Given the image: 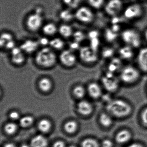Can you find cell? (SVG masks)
I'll list each match as a JSON object with an SVG mask.
<instances>
[{
  "label": "cell",
  "instance_id": "42",
  "mask_svg": "<svg viewBox=\"0 0 147 147\" xmlns=\"http://www.w3.org/2000/svg\"><path fill=\"white\" fill-rule=\"evenodd\" d=\"M39 45L42 46H46L48 45H49L50 41L46 38H42L38 41Z\"/></svg>",
  "mask_w": 147,
  "mask_h": 147
},
{
  "label": "cell",
  "instance_id": "46",
  "mask_svg": "<svg viewBox=\"0 0 147 147\" xmlns=\"http://www.w3.org/2000/svg\"><path fill=\"white\" fill-rule=\"evenodd\" d=\"M143 38L145 39V41L147 42V28H146L144 30V32H143Z\"/></svg>",
  "mask_w": 147,
  "mask_h": 147
},
{
  "label": "cell",
  "instance_id": "19",
  "mask_svg": "<svg viewBox=\"0 0 147 147\" xmlns=\"http://www.w3.org/2000/svg\"><path fill=\"white\" fill-rule=\"evenodd\" d=\"M78 110L80 114L83 115H89L93 111L92 105L88 101L83 100L81 101L78 105Z\"/></svg>",
  "mask_w": 147,
  "mask_h": 147
},
{
  "label": "cell",
  "instance_id": "39",
  "mask_svg": "<svg viewBox=\"0 0 147 147\" xmlns=\"http://www.w3.org/2000/svg\"><path fill=\"white\" fill-rule=\"evenodd\" d=\"M69 50L72 51L77 50L80 49V43L74 41L73 42L70 43L69 45Z\"/></svg>",
  "mask_w": 147,
  "mask_h": 147
},
{
  "label": "cell",
  "instance_id": "27",
  "mask_svg": "<svg viewBox=\"0 0 147 147\" xmlns=\"http://www.w3.org/2000/svg\"><path fill=\"white\" fill-rule=\"evenodd\" d=\"M13 37L9 32H4L2 33L0 39V45L1 48H4L7 43L13 40Z\"/></svg>",
  "mask_w": 147,
  "mask_h": 147
},
{
  "label": "cell",
  "instance_id": "38",
  "mask_svg": "<svg viewBox=\"0 0 147 147\" xmlns=\"http://www.w3.org/2000/svg\"><path fill=\"white\" fill-rule=\"evenodd\" d=\"M141 118L143 124L145 126H147V107L142 112Z\"/></svg>",
  "mask_w": 147,
  "mask_h": 147
},
{
  "label": "cell",
  "instance_id": "36",
  "mask_svg": "<svg viewBox=\"0 0 147 147\" xmlns=\"http://www.w3.org/2000/svg\"><path fill=\"white\" fill-rule=\"evenodd\" d=\"M73 35L75 41L78 42L80 43L85 39V36L84 33L80 31L76 32Z\"/></svg>",
  "mask_w": 147,
  "mask_h": 147
},
{
  "label": "cell",
  "instance_id": "14",
  "mask_svg": "<svg viewBox=\"0 0 147 147\" xmlns=\"http://www.w3.org/2000/svg\"><path fill=\"white\" fill-rule=\"evenodd\" d=\"M134 49L128 45H124L118 51V57L123 61H130L135 56Z\"/></svg>",
  "mask_w": 147,
  "mask_h": 147
},
{
  "label": "cell",
  "instance_id": "23",
  "mask_svg": "<svg viewBox=\"0 0 147 147\" xmlns=\"http://www.w3.org/2000/svg\"><path fill=\"white\" fill-rule=\"evenodd\" d=\"M59 32L61 36L67 38L73 35V30L70 26L67 24L61 25L59 27Z\"/></svg>",
  "mask_w": 147,
  "mask_h": 147
},
{
  "label": "cell",
  "instance_id": "3",
  "mask_svg": "<svg viewBox=\"0 0 147 147\" xmlns=\"http://www.w3.org/2000/svg\"><path fill=\"white\" fill-rule=\"evenodd\" d=\"M35 61L40 67L50 68L54 66L56 62V55L52 49L45 47L37 52L35 57Z\"/></svg>",
  "mask_w": 147,
  "mask_h": 147
},
{
  "label": "cell",
  "instance_id": "49",
  "mask_svg": "<svg viewBox=\"0 0 147 147\" xmlns=\"http://www.w3.org/2000/svg\"><path fill=\"white\" fill-rule=\"evenodd\" d=\"M69 147H75V146H69Z\"/></svg>",
  "mask_w": 147,
  "mask_h": 147
},
{
  "label": "cell",
  "instance_id": "24",
  "mask_svg": "<svg viewBox=\"0 0 147 147\" xmlns=\"http://www.w3.org/2000/svg\"><path fill=\"white\" fill-rule=\"evenodd\" d=\"M57 28L55 25L52 23L46 24L43 27V31L45 35L53 36L57 32Z\"/></svg>",
  "mask_w": 147,
  "mask_h": 147
},
{
  "label": "cell",
  "instance_id": "45",
  "mask_svg": "<svg viewBox=\"0 0 147 147\" xmlns=\"http://www.w3.org/2000/svg\"><path fill=\"white\" fill-rule=\"evenodd\" d=\"M126 147H144L142 145L139 143H134L131 144L129 145H128Z\"/></svg>",
  "mask_w": 147,
  "mask_h": 147
},
{
  "label": "cell",
  "instance_id": "17",
  "mask_svg": "<svg viewBox=\"0 0 147 147\" xmlns=\"http://www.w3.org/2000/svg\"><path fill=\"white\" fill-rule=\"evenodd\" d=\"M131 138L130 131L127 129H122L117 132L115 136V141L119 144H123L129 142Z\"/></svg>",
  "mask_w": 147,
  "mask_h": 147
},
{
  "label": "cell",
  "instance_id": "5",
  "mask_svg": "<svg viewBox=\"0 0 147 147\" xmlns=\"http://www.w3.org/2000/svg\"><path fill=\"white\" fill-rule=\"evenodd\" d=\"M101 83L104 88L109 92H115L120 85V80L117 74L106 72L101 77Z\"/></svg>",
  "mask_w": 147,
  "mask_h": 147
},
{
  "label": "cell",
  "instance_id": "40",
  "mask_svg": "<svg viewBox=\"0 0 147 147\" xmlns=\"http://www.w3.org/2000/svg\"><path fill=\"white\" fill-rule=\"evenodd\" d=\"M102 147H113V144L112 141L109 139H105L102 141L101 144Z\"/></svg>",
  "mask_w": 147,
  "mask_h": 147
},
{
  "label": "cell",
  "instance_id": "31",
  "mask_svg": "<svg viewBox=\"0 0 147 147\" xmlns=\"http://www.w3.org/2000/svg\"><path fill=\"white\" fill-rule=\"evenodd\" d=\"M82 147H99V145L95 139L87 138L82 142Z\"/></svg>",
  "mask_w": 147,
  "mask_h": 147
},
{
  "label": "cell",
  "instance_id": "48",
  "mask_svg": "<svg viewBox=\"0 0 147 147\" xmlns=\"http://www.w3.org/2000/svg\"><path fill=\"white\" fill-rule=\"evenodd\" d=\"M21 147H30L27 144H23L22 146H21Z\"/></svg>",
  "mask_w": 147,
  "mask_h": 147
},
{
  "label": "cell",
  "instance_id": "16",
  "mask_svg": "<svg viewBox=\"0 0 147 147\" xmlns=\"http://www.w3.org/2000/svg\"><path fill=\"white\" fill-rule=\"evenodd\" d=\"M39 45L38 41L29 39L23 42L20 48L24 52L31 54L37 49Z\"/></svg>",
  "mask_w": 147,
  "mask_h": 147
},
{
  "label": "cell",
  "instance_id": "7",
  "mask_svg": "<svg viewBox=\"0 0 147 147\" xmlns=\"http://www.w3.org/2000/svg\"><path fill=\"white\" fill-rule=\"evenodd\" d=\"M105 11L107 16L117 17L123 13V4L121 0H110L105 6Z\"/></svg>",
  "mask_w": 147,
  "mask_h": 147
},
{
  "label": "cell",
  "instance_id": "26",
  "mask_svg": "<svg viewBox=\"0 0 147 147\" xmlns=\"http://www.w3.org/2000/svg\"><path fill=\"white\" fill-rule=\"evenodd\" d=\"M49 45L53 49L59 50L63 48L64 43L61 38H55L50 41Z\"/></svg>",
  "mask_w": 147,
  "mask_h": 147
},
{
  "label": "cell",
  "instance_id": "37",
  "mask_svg": "<svg viewBox=\"0 0 147 147\" xmlns=\"http://www.w3.org/2000/svg\"><path fill=\"white\" fill-rule=\"evenodd\" d=\"M114 51L111 48H107L104 50L102 51V55L105 58H108L109 59H111L113 57V55Z\"/></svg>",
  "mask_w": 147,
  "mask_h": 147
},
{
  "label": "cell",
  "instance_id": "1",
  "mask_svg": "<svg viewBox=\"0 0 147 147\" xmlns=\"http://www.w3.org/2000/svg\"><path fill=\"white\" fill-rule=\"evenodd\" d=\"M106 109L110 115L117 118L127 117L130 114L132 110L129 103L119 99L109 101L107 105Z\"/></svg>",
  "mask_w": 147,
  "mask_h": 147
},
{
  "label": "cell",
  "instance_id": "20",
  "mask_svg": "<svg viewBox=\"0 0 147 147\" xmlns=\"http://www.w3.org/2000/svg\"><path fill=\"white\" fill-rule=\"evenodd\" d=\"M48 144V140L42 135L36 136L31 142L32 147H46Z\"/></svg>",
  "mask_w": 147,
  "mask_h": 147
},
{
  "label": "cell",
  "instance_id": "22",
  "mask_svg": "<svg viewBox=\"0 0 147 147\" xmlns=\"http://www.w3.org/2000/svg\"><path fill=\"white\" fill-rule=\"evenodd\" d=\"M99 121L100 124L104 127H110L113 123L111 115L109 113H101L100 116Z\"/></svg>",
  "mask_w": 147,
  "mask_h": 147
},
{
  "label": "cell",
  "instance_id": "25",
  "mask_svg": "<svg viewBox=\"0 0 147 147\" xmlns=\"http://www.w3.org/2000/svg\"><path fill=\"white\" fill-rule=\"evenodd\" d=\"M51 127V123L48 119H42L38 123V129L42 132L44 133L48 132L50 130Z\"/></svg>",
  "mask_w": 147,
  "mask_h": 147
},
{
  "label": "cell",
  "instance_id": "4",
  "mask_svg": "<svg viewBox=\"0 0 147 147\" xmlns=\"http://www.w3.org/2000/svg\"><path fill=\"white\" fill-rule=\"evenodd\" d=\"M119 36L125 45H128L135 49L141 47L142 36L135 29L127 28L123 30L120 32Z\"/></svg>",
  "mask_w": 147,
  "mask_h": 147
},
{
  "label": "cell",
  "instance_id": "8",
  "mask_svg": "<svg viewBox=\"0 0 147 147\" xmlns=\"http://www.w3.org/2000/svg\"><path fill=\"white\" fill-rule=\"evenodd\" d=\"M81 59L87 64L95 63L98 59L97 51L93 49L90 46L82 47L80 49Z\"/></svg>",
  "mask_w": 147,
  "mask_h": 147
},
{
  "label": "cell",
  "instance_id": "29",
  "mask_svg": "<svg viewBox=\"0 0 147 147\" xmlns=\"http://www.w3.org/2000/svg\"><path fill=\"white\" fill-rule=\"evenodd\" d=\"M33 120L34 119L31 116H25L20 119V124L22 127L26 128L31 125L33 123Z\"/></svg>",
  "mask_w": 147,
  "mask_h": 147
},
{
  "label": "cell",
  "instance_id": "10",
  "mask_svg": "<svg viewBox=\"0 0 147 147\" xmlns=\"http://www.w3.org/2000/svg\"><path fill=\"white\" fill-rule=\"evenodd\" d=\"M75 16L79 21L85 24L91 23L93 21L94 18L92 11L86 7H82L78 9Z\"/></svg>",
  "mask_w": 147,
  "mask_h": 147
},
{
  "label": "cell",
  "instance_id": "33",
  "mask_svg": "<svg viewBox=\"0 0 147 147\" xmlns=\"http://www.w3.org/2000/svg\"><path fill=\"white\" fill-rule=\"evenodd\" d=\"M88 2L93 8L99 9L104 6L105 0H88Z\"/></svg>",
  "mask_w": 147,
  "mask_h": 147
},
{
  "label": "cell",
  "instance_id": "41",
  "mask_svg": "<svg viewBox=\"0 0 147 147\" xmlns=\"http://www.w3.org/2000/svg\"><path fill=\"white\" fill-rule=\"evenodd\" d=\"M15 47H16V46H15V42H14V40L13 39V40H11L10 42L7 43L6 45H5L4 48H5V49H7L11 50L12 49H13L15 48Z\"/></svg>",
  "mask_w": 147,
  "mask_h": 147
},
{
  "label": "cell",
  "instance_id": "30",
  "mask_svg": "<svg viewBox=\"0 0 147 147\" xmlns=\"http://www.w3.org/2000/svg\"><path fill=\"white\" fill-rule=\"evenodd\" d=\"M73 13L68 10H63L60 13V17L61 19L65 22L70 21L73 18Z\"/></svg>",
  "mask_w": 147,
  "mask_h": 147
},
{
  "label": "cell",
  "instance_id": "43",
  "mask_svg": "<svg viewBox=\"0 0 147 147\" xmlns=\"http://www.w3.org/2000/svg\"><path fill=\"white\" fill-rule=\"evenodd\" d=\"M20 115L18 112H12L10 114V117L13 120H16L19 118Z\"/></svg>",
  "mask_w": 147,
  "mask_h": 147
},
{
  "label": "cell",
  "instance_id": "44",
  "mask_svg": "<svg viewBox=\"0 0 147 147\" xmlns=\"http://www.w3.org/2000/svg\"><path fill=\"white\" fill-rule=\"evenodd\" d=\"M53 147H65V144L62 141H57L54 143Z\"/></svg>",
  "mask_w": 147,
  "mask_h": 147
},
{
  "label": "cell",
  "instance_id": "47",
  "mask_svg": "<svg viewBox=\"0 0 147 147\" xmlns=\"http://www.w3.org/2000/svg\"><path fill=\"white\" fill-rule=\"evenodd\" d=\"M4 147H16V146L13 143H7L5 145Z\"/></svg>",
  "mask_w": 147,
  "mask_h": 147
},
{
  "label": "cell",
  "instance_id": "21",
  "mask_svg": "<svg viewBox=\"0 0 147 147\" xmlns=\"http://www.w3.org/2000/svg\"><path fill=\"white\" fill-rule=\"evenodd\" d=\"M38 86L43 92H49L52 88V82L49 78L44 77L39 80Z\"/></svg>",
  "mask_w": 147,
  "mask_h": 147
},
{
  "label": "cell",
  "instance_id": "12",
  "mask_svg": "<svg viewBox=\"0 0 147 147\" xmlns=\"http://www.w3.org/2000/svg\"><path fill=\"white\" fill-rule=\"evenodd\" d=\"M59 59L63 65L68 67H73L76 63V57L73 51L69 49L62 51Z\"/></svg>",
  "mask_w": 147,
  "mask_h": 147
},
{
  "label": "cell",
  "instance_id": "13",
  "mask_svg": "<svg viewBox=\"0 0 147 147\" xmlns=\"http://www.w3.org/2000/svg\"><path fill=\"white\" fill-rule=\"evenodd\" d=\"M123 67V61L119 57H113L111 59L107 64L106 72L117 75V74H119Z\"/></svg>",
  "mask_w": 147,
  "mask_h": 147
},
{
  "label": "cell",
  "instance_id": "32",
  "mask_svg": "<svg viewBox=\"0 0 147 147\" xmlns=\"http://www.w3.org/2000/svg\"><path fill=\"white\" fill-rule=\"evenodd\" d=\"M18 126L16 124L13 123H9L6 125L5 127V131L9 135H12L16 132Z\"/></svg>",
  "mask_w": 147,
  "mask_h": 147
},
{
  "label": "cell",
  "instance_id": "9",
  "mask_svg": "<svg viewBox=\"0 0 147 147\" xmlns=\"http://www.w3.org/2000/svg\"><path fill=\"white\" fill-rule=\"evenodd\" d=\"M43 23V18L41 13L38 11L30 14L27 18L26 25L30 30L36 31L39 30Z\"/></svg>",
  "mask_w": 147,
  "mask_h": 147
},
{
  "label": "cell",
  "instance_id": "35",
  "mask_svg": "<svg viewBox=\"0 0 147 147\" xmlns=\"http://www.w3.org/2000/svg\"><path fill=\"white\" fill-rule=\"evenodd\" d=\"M74 94L77 98H82L84 96L85 90L83 87L81 86H77L74 89Z\"/></svg>",
  "mask_w": 147,
  "mask_h": 147
},
{
  "label": "cell",
  "instance_id": "18",
  "mask_svg": "<svg viewBox=\"0 0 147 147\" xmlns=\"http://www.w3.org/2000/svg\"><path fill=\"white\" fill-rule=\"evenodd\" d=\"M88 91L89 95L94 98H98L102 95V89L100 86L96 82H92L89 84Z\"/></svg>",
  "mask_w": 147,
  "mask_h": 147
},
{
  "label": "cell",
  "instance_id": "11",
  "mask_svg": "<svg viewBox=\"0 0 147 147\" xmlns=\"http://www.w3.org/2000/svg\"><path fill=\"white\" fill-rule=\"evenodd\" d=\"M136 57L138 67L142 73L147 74V46L140 48Z\"/></svg>",
  "mask_w": 147,
  "mask_h": 147
},
{
  "label": "cell",
  "instance_id": "34",
  "mask_svg": "<svg viewBox=\"0 0 147 147\" xmlns=\"http://www.w3.org/2000/svg\"><path fill=\"white\" fill-rule=\"evenodd\" d=\"M63 1L68 7L71 9H74L80 5L81 0H63Z\"/></svg>",
  "mask_w": 147,
  "mask_h": 147
},
{
  "label": "cell",
  "instance_id": "6",
  "mask_svg": "<svg viewBox=\"0 0 147 147\" xmlns=\"http://www.w3.org/2000/svg\"><path fill=\"white\" fill-rule=\"evenodd\" d=\"M144 13L142 7L138 4H133L128 6L124 9L123 12L124 18L129 20L139 19L142 18Z\"/></svg>",
  "mask_w": 147,
  "mask_h": 147
},
{
  "label": "cell",
  "instance_id": "2",
  "mask_svg": "<svg viewBox=\"0 0 147 147\" xmlns=\"http://www.w3.org/2000/svg\"><path fill=\"white\" fill-rule=\"evenodd\" d=\"M141 74L142 72L138 67L128 65L123 66L118 75L121 82L126 85H132L140 80Z\"/></svg>",
  "mask_w": 147,
  "mask_h": 147
},
{
  "label": "cell",
  "instance_id": "15",
  "mask_svg": "<svg viewBox=\"0 0 147 147\" xmlns=\"http://www.w3.org/2000/svg\"><path fill=\"white\" fill-rule=\"evenodd\" d=\"M11 55L12 61L16 65H21L25 61V56L20 47H15L12 49Z\"/></svg>",
  "mask_w": 147,
  "mask_h": 147
},
{
  "label": "cell",
  "instance_id": "28",
  "mask_svg": "<svg viewBox=\"0 0 147 147\" xmlns=\"http://www.w3.org/2000/svg\"><path fill=\"white\" fill-rule=\"evenodd\" d=\"M77 128V123L74 121H68L64 125L65 131L69 133H73L75 132Z\"/></svg>",
  "mask_w": 147,
  "mask_h": 147
}]
</instances>
